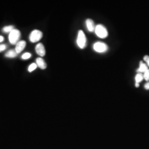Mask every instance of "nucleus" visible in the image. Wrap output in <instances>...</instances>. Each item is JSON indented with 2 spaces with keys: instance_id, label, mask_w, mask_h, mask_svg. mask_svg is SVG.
I'll use <instances>...</instances> for the list:
<instances>
[{
  "instance_id": "2eb2a0df",
  "label": "nucleus",
  "mask_w": 149,
  "mask_h": 149,
  "mask_svg": "<svg viewBox=\"0 0 149 149\" xmlns=\"http://www.w3.org/2000/svg\"><path fill=\"white\" fill-rule=\"evenodd\" d=\"M31 56H32L31 54L29 53H26L22 55L21 58L23 60H27V59H29Z\"/></svg>"
},
{
  "instance_id": "aec40b11",
  "label": "nucleus",
  "mask_w": 149,
  "mask_h": 149,
  "mask_svg": "<svg viewBox=\"0 0 149 149\" xmlns=\"http://www.w3.org/2000/svg\"><path fill=\"white\" fill-rule=\"evenodd\" d=\"M3 40H4V38H3V37L0 36V43L2 42Z\"/></svg>"
},
{
  "instance_id": "a211bd4d",
  "label": "nucleus",
  "mask_w": 149,
  "mask_h": 149,
  "mask_svg": "<svg viewBox=\"0 0 149 149\" xmlns=\"http://www.w3.org/2000/svg\"><path fill=\"white\" fill-rule=\"evenodd\" d=\"M6 49V45L5 44H0V53L4 51Z\"/></svg>"
},
{
  "instance_id": "4468645a",
  "label": "nucleus",
  "mask_w": 149,
  "mask_h": 149,
  "mask_svg": "<svg viewBox=\"0 0 149 149\" xmlns=\"http://www.w3.org/2000/svg\"><path fill=\"white\" fill-rule=\"evenodd\" d=\"M37 64H35V63H33V64L30 65L29 66V68H28V71L29 72H32L34 70L37 69Z\"/></svg>"
},
{
  "instance_id": "423d86ee",
  "label": "nucleus",
  "mask_w": 149,
  "mask_h": 149,
  "mask_svg": "<svg viewBox=\"0 0 149 149\" xmlns=\"http://www.w3.org/2000/svg\"><path fill=\"white\" fill-rule=\"evenodd\" d=\"M36 51L38 55L44 56L45 55V49L42 43H38L36 47Z\"/></svg>"
},
{
  "instance_id": "f257e3e1",
  "label": "nucleus",
  "mask_w": 149,
  "mask_h": 149,
  "mask_svg": "<svg viewBox=\"0 0 149 149\" xmlns=\"http://www.w3.org/2000/svg\"><path fill=\"white\" fill-rule=\"evenodd\" d=\"M95 32L97 37L100 38H105L108 36V32L106 28L102 24H98L96 26Z\"/></svg>"
},
{
  "instance_id": "f03ea898",
  "label": "nucleus",
  "mask_w": 149,
  "mask_h": 149,
  "mask_svg": "<svg viewBox=\"0 0 149 149\" xmlns=\"http://www.w3.org/2000/svg\"><path fill=\"white\" fill-rule=\"evenodd\" d=\"M21 37V33L18 29H14L12 32L10 33L8 36V39L12 44H17Z\"/></svg>"
},
{
  "instance_id": "9b49d317",
  "label": "nucleus",
  "mask_w": 149,
  "mask_h": 149,
  "mask_svg": "<svg viewBox=\"0 0 149 149\" xmlns=\"http://www.w3.org/2000/svg\"><path fill=\"white\" fill-rule=\"evenodd\" d=\"M18 54L17 53V52L15 50H10L9 51H8L5 54V56L7 58H15L17 56Z\"/></svg>"
},
{
  "instance_id": "1a4fd4ad",
  "label": "nucleus",
  "mask_w": 149,
  "mask_h": 149,
  "mask_svg": "<svg viewBox=\"0 0 149 149\" xmlns=\"http://www.w3.org/2000/svg\"><path fill=\"white\" fill-rule=\"evenodd\" d=\"M148 69V66L147 64H145L142 61L140 62V65H139V68L137 70L138 73H141V74H144Z\"/></svg>"
},
{
  "instance_id": "f3484780",
  "label": "nucleus",
  "mask_w": 149,
  "mask_h": 149,
  "mask_svg": "<svg viewBox=\"0 0 149 149\" xmlns=\"http://www.w3.org/2000/svg\"><path fill=\"white\" fill-rule=\"evenodd\" d=\"M144 60L148 66L149 67V55H145L144 57Z\"/></svg>"
},
{
  "instance_id": "412c9836",
  "label": "nucleus",
  "mask_w": 149,
  "mask_h": 149,
  "mask_svg": "<svg viewBox=\"0 0 149 149\" xmlns=\"http://www.w3.org/2000/svg\"><path fill=\"white\" fill-rule=\"evenodd\" d=\"M135 87H139V84L138 83H135Z\"/></svg>"
},
{
  "instance_id": "dca6fc26",
  "label": "nucleus",
  "mask_w": 149,
  "mask_h": 149,
  "mask_svg": "<svg viewBox=\"0 0 149 149\" xmlns=\"http://www.w3.org/2000/svg\"><path fill=\"white\" fill-rule=\"evenodd\" d=\"M144 79L146 80V81H149V69L144 74Z\"/></svg>"
},
{
  "instance_id": "ddd939ff",
  "label": "nucleus",
  "mask_w": 149,
  "mask_h": 149,
  "mask_svg": "<svg viewBox=\"0 0 149 149\" xmlns=\"http://www.w3.org/2000/svg\"><path fill=\"white\" fill-rule=\"evenodd\" d=\"M14 29V27L13 26H8L4 27L2 29V31L5 33H10Z\"/></svg>"
},
{
  "instance_id": "7ed1b4c3",
  "label": "nucleus",
  "mask_w": 149,
  "mask_h": 149,
  "mask_svg": "<svg viewBox=\"0 0 149 149\" xmlns=\"http://www.w3.org/2000/svg\"><path fill=\"white\" fill-rule=\"evenodd\" d=\"M76 43L79 48L81 49H84L86 46L87 39L85 33L82 31H79L78 33V36L77 38Z\"/></svg>"
},
{
  "instance_id": "f8f14e48",
  "label": "nucleus",
  "mask_w": 149,
  "mask_h": 149,
  "mask_svg": "<svg viewBox=\"0 0 149 149\" xmlns=\"http://www.w3.org/2000/svg\"><path fill=\"white\" fill-rule=\"evenodd\" d=\"M135 79L136 83L139 84L141 81H142L144 79V74H141V73H138L135 76Z\"/></svg>"
},
{
  "instance_id": "20e7f679",
  "label": "nucleus",
  "mask_w": 149,
  "mask_h": 149,
  "mask_svg": "<svg viewBox=\"0 0 149 149\" xmlns=\"http://www.w3.org/2000/svg\"><path fill=\"white\" fill-rule=\"evenodd\" d=\"M43 37V33L37 29L33 31L29 36V40L32 43H36L39 42Z\"/></svg>"
},
{
  "instance_id": "39448f33",
  "label": "nucleus",
  "mask_w": 149,
  "mask_h": 149,
  "mask_svg": "<svg viewBox=\"0 0 149 149\" xmlns=\"http://www.w3.org/2000/svg\"><path fill=\"white\" fill-rule=\"evenodd\" d=\"M93 49L95 51L100 53H105L108 49V47L106 43H103V42H96L93 45Z\"/></svg>"
},
{
  "instance_id": "0eeeda50",
  "label": "nucleus",
  "mask_w": 149,
  "mask_h": 149,
  "mask_svg": "<svg viewBox=\"0 0 149 149\" xmlns=\"http://www.w3.org/2000/svg\"><path fill=\"white\" fill-rule=\"evenodd\" d=\"M26 46V42L24 40H22L18 42L16 44L15 50L17 54H19L21 53L23 50V49L25 48Z\"/></svg>"
},
{
  "instance_id": "6ab92c4d",
  "label": "nucleus",
  "mask_w": 149,
  "mask_h": 149,
  "mask_svg": "<svg viewBox=\"0 0 149 149\" xmlns=\"http://www.w3.org/2000/svg\"><path fill=\"white\" fill-rule=\"evenodd\" d=\"M144 87H145V88L146 89V90H149V82H147L145 85V86H144Z\"/></svg>"
},
{
  "instance_id": "9d476101",
  "label": "nucleus",
  "mask_w": 149,
  "mask_h": 149,
  "mask_svg": "<svg viewBox=\"0 0 149 149\" xmlns=\"http://www.w3.org/2000/svg\"><path fill=\"white\" fill-rule=\"evenodd\" d=\"M36 63L38 66L41 69L44 70L47 68V64L42 58H38L36 59Z\"/></svg>"
},
{
  "instance_id": "6e6552de",
  "label": "nucleus",
  "mask_w": 149,
  "mask_h": 149,
  "mask_svg": "<svg viewBox=\"0 0 149 149\" xmlns=\"http://www.w3.org/2000/svg\"><path fill=\"white\" fill-rule=\"evenodd\" d=\"M86 24L88 30L91 32H93L95 31L96 26L95 24V23L91 19H87L86 21Z\"/></svg>"
}]
</instances>
